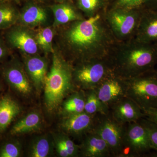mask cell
<instances>
[{"mask_svg": "<svg viewBox=\"0 0 157 157\" xmlns=\"http://www.w3.org/2000/svg\"><path fill=\"white\" fill-rule=\"evenodd\" d=\"M100 100L108 108L126 96L124 80L113 74L94 89Z\"/></svg>", "mask_w": 157, "mask_h": 157, "instance_id": "7c38bea8", "label": "cell"}, {"mask_svg": "<svg viewBox=\"0 0 157 157\" xmlns=\"http://www.w3.org/2000/svg\"><path fill=\"white\" fill-rule=\"evenodd\" d=\"M22 111L16 100L6 95L0 99V133H2Z\"/></svg>", "mask_w": 157, "mask_h": 157, "instance_id": "d6986e66", "label": "cell"}, {"mask_svg": "<svg viewBox=\"0 0 157 157\" xmlns=\"http://www.w3.org/2000/svg\"><path fill=\"white\" fill-rule=\"evenodd\" d=\"M76 5L87 18L106 11L109 6L106 0H77Z\"/></svg>", "mask_w": 157, "mask_h": 157, "instance_id": "d4e9b609", "label": "cell"}, {"mask_svg": "<svg viewBox=\"0 0 157 157\" xmlns=\"http://www.w3.org/2000/svg\"><path fill=\"white\" fill-rule=\"evenodd\" d=\"M7 42L0 38V61L3 60L8 56L9 49Z\"/></svg>", "mask_w": 157, "mask_h": 157, "instance_id": "1f68e13d", "label": "cell"}, {"mask_svg": "<svg viewBox=\"0 0 157 157\" xmlns=\"http://www.w3.org/2000/svg\"><path fill=\"white\" fill-rule=\"evenodd\" d=\"M73 65L60 52L54 50L52 63L44 82V104L48 113H55L62 102L76 89L73 79Z\"/></svg>", "mask_w": 157, "mask_h": 157, "instance_id": "3957f363", "label": "cell"}, {"mask_svg": "<svg viewBox=\"0 0 157 157\" xmlns=\"http://www.w3.org/2000/svg\"><path fill=\"white\" fill-rule=\"evenodd\" d=\"M135 38L157 45V11L143 9Z\"/></svg>", "mask_w": 157, "mask_h": 157, "instance_id": "9a60e30c", "label": "cell"}, {"mask_svg": "<svg viewBox=\"0 0 157 157\" xmlns=\"http://www.w3.org/2000/svg\"><path fill=\"white\" fill-rule=\"evenodd\" d=\"M139 121L147 130L152 149L157 152V124L145 117Z\"/></svg>", "mask_w": 157, "mask_h": 157, "instance_id": "f1b7e54d", "label": "cell"}, {"mask_svg": "<svg viewBox=\"0 0 157 157\" xmlns=\"http://www.w3.org/2000/svg\"><path fill=\"white\" fill-rule=\"evenodd\" d=\"M59 3L64 2H71L73 0H58Z\"/></svg>", "mask_w": 157, "mask_h": 157, "instance_id": "e575fe53", "label": "cell"}, {"mask_svg": "<svg viewBox=\"0 0 157 157\" xmlns=\"http://www.w3.org/2000/svg\"><path fill=\"white\" fill-rule=\"evenodd\" d=\"M127 124L116 120L110 113L98 114L91 132L98 134L106 142L111 157H121Z\"/></svg>", "mask_w": 157, "mask_h": 157, "instance_id": "52a82bcc", "label": "cell"}, {"mask_svg": "<svg viewBox=\"0 0 157 157\" xmlns=\"http://www.w3.org/2000/svg\"><path fill=\"white\" fill-rule=\"evenodd\" d=\"M106 2H107V3H108V5H109V6L110 4H111L112 2H113L115 0H106ZM109 7V6H108Z\"/></svg>", "mask_w": 157, "mask_h": 157, "instance_id": "d590c367", "label": "cell"}, {"mask_svg": "<svg viewBox=\"0 0 157 157\" xmlns=\"http://www.w3.org/2000/svg\"><path fill=\"white\" fill-rule=\"evenodd\" d=\"M22 153V145L18 140L8 141L0 148V157H19Z\"/></svg>", "mask_w": 157, "mask_h": 157, "instance_id": "83f0119b", "label": "cell"}, {"mask_svg": "<svg viewBox=\"0 0 157 157\" xmlns=\"http://www.w3.org/2000/svg\"><path fill=\"white\" fill-rule=\"evenodd\" d=\"M124 80L126 96L135 102L143 112L157 109V70Z\"/></svg>", "mask_w": 157, "mask_h": 157, "instance_id": "277c9868", "label": "cell"}, {"mask_svg": "<svg viewBox=\"0 0 157 157\" xmlns=\"http://www.w3.org/2000/svg\"><path fill=\"white\" fill-rule=\"evenodd\" d=\"M107 57L113 74L128 79L155 69L157 45L140 42L135 38L116 41Z\"/></svg>", "mask_w": 157, "mask_h": 157, "instance_id": "7a4b0ae2", "label": "cell"}, {"mask_svg": "<svg viewBox=\"0 0 157 157\" xmlns=\"http://www.w3.org/2000/svg\"><path fill=\"white\" fill-rule=\"evenodd\" d=\"M70 2L59 3L52 6L51 9L54 17V26L64 25L84 19V17Z\"/></svg>", "mask_w": 157, "mask_h": 157, "instance_id": "ffe728a7", "label": "cell"}, {"mask_svg": "<svg viewBox=\"0 0 157 157\" xmlns=\"http://www.w3.org/2000/svg\"><path fill=\"white\" fill-rule=\"evenodd\" d=\"M4 2V0H0V3L2 2Z\"/></svg>", "mask_w": 157, "mask_h": 157, "instance_id": "74e56055", "label": "cell"}, {"mask_svg": "<svg viewBox=\"0 0 157 157\" xmlns=\"http://www.w3.org/2000/svg\"><path fill=\"white\" fill-rule=\"evenodd\" d=\"M105 11L70 23L64 31L63 43L73 65L107 56L116 42L106 22Z\"/></svg>", "mask_w": 157, "mask_h": 157, "instance_id": "6da1fadb", "label": "cell"}, {"mask_svg": "<svg viewBox=\"0 0 157 157\" xmlns=\"http://www.w3.org/2000/svg\"><path fill=\"white\" fill-rule=\"evenodd\" d=\"M48 19L46 11L34 3L27 4L19 12L18 21L19 25L31 29L45 24Z\"/></svg>", "mask_w": 157, "mask_h": 157, "instance_id": "ac0fdd59", "label": "cell"}, {"mask_svg": "<svg viewBox=\"0 0 157 157\" xmlns=\"http://www.w3.org/2000/svg\"><path fill=\"white\" fill-rule=\"evenodd\" d=\"M144 9L157 11V0H146Z\"/></svg>", "mask_w": 157, "mask_h": 157, "instance_id": "836d02e7", "label": "cell"}, {"mask_svg": "<svg viewBox=\"0 0 157 157\" xmlns=\"http://www.w3.org/2000/svg\"><path fill=\"white\" fill-rule=\"evenodd\" d=\"M53 137L55 152L57 155L59 157H70L67 151L61 142L57 138Z\"/></svg>", "mask_w": 157, "mask_h": 157, "instance_id": "4dcf8cb0", "label": "cell"}, {"mask_svg": "<svg viewBox=\"0 0 157 157\" xmlns=\"http://www.w3.org/2000/svg\"><path fill=\"white\" fill-rule=\"evenodd\" d=\"M12 1H14V2H18L20 0H12Z\"/></svg>", "mask_w": 157, "mask_h": 157, "instance_id": "8d00e7d4", "label": "cell"}, {"mask_svg": "<svg viewBox=\"0 0 157 157\" xmlns=\"http://www.w3.org/2000/svg\"><path fill=\"white\" fill-rule=\"evenodd\" d=\"M52 134L54 137L61 142L67 151L70 157L79 156V145L74 143L70 136L61 131L58 133H52Z\"/></svg>", "mask_w": 157, "mask_h": 157, "instance_id": "4316f807", "label": "cell"}, {"mask_svg": "<svg viewBox=\"0 0 157 157\" xmlns=\"http://www.w3.org/2000/svg\"><path fill=\"white\" fill-rule=\"evenodd\" d=\"M146 0H115L108 8L128 9H144Z\"/></svg>", "mask_w": 157, "mask_h": 157, "instance_id": "f546056e", "label": "cell"}, {"mask_svg": "<svg viewBox=\"0 0 157 157\" xmlns=\"http://www.w3.org/2000/svg\"><path fill=\"white\" fill-rule=\"evenodd\" d=\"M152 150L147 130L139 121L127 123L121 157L143 156Z\"/></svg>", "mask_w": 157, "mask_h": 157, "instance_id": "ba28073f", "label": "cell"}, {"mask_svg": "<svg viewBox=\"0 0 157 157\" xmlns=\"http://www.w3.org/2000/svg\"><path fill=\"white\" fill-rule=\"evenodd\" d=\"M143 9L108 8L105 11L106 22L117 42L135 38Z\"/></svg>", "mask_w": 157, "mask_h": 157, "instance_id": "8992f818", "label": "cell"}, {"mask_svg": "<svg viewBox=\"0 0 157 157\" xmlns=\"http://www.w3.org/2000/svg\"><path fill=\"white\" fill-rule=\"evenodd\" d=\"M81 140V144L79 145V156L111 157L107 143L98 134L90 132Z\"/></svg>", "mask_w": 157, "mask_h": 157, "instance_id": "e0dca14e", "label": "cell"}, {"mask_svg": "<svg viewBox=\"0 0 157 157\" xmlns=\"http://www.w3.org/2000/svg\"><path fill=\"white\" fill-rule=\"evenodd\" d=\"M19 12L10 4L0 3V30L7 29L17 23Z\"/></svg>", "mask_w": 157, "mask_h": 157, "instance_id": "cb8c5ba5", "label": "cell"}, {"mask_svg": "<svg viewBox=\"0 0 157 157\" xmlns=\"http://www.w3.org/2000/svg\"><path fill=\"white\" fill-rule=\"evenodd\" d=\"M109 112L113 118L122 124L137 121L145 117L140 107L126 96L113 104L109 107Z\"/></svg>", "mask_w": 157, "mask_h": 157, "instance_id": "5bb4252c", "label": "cell"}, {"mask_svg": "<svg viewBox=\"0 0 157 157\" xmlns=\"http://www.w3.org/2000/svg\"><path fill=\"white\" fill-rule=\"evenodd\" d=\"M85 95L84 112L90 115L107 114L109 108L99 99L94 90L84 91Z\"/></svg>", "mask_w": 157, "mask_h": 157, "instance_id": "603a6c76", "label": "cell"}, {"mask_svg": "<svg viewBox=\"0 0 157 157\" xmlns=\"http://www.w3.org/2000/svg\"><path fill=\"white\" fill-rule=\"evenodd\" d=\"M35 36L39 48L45 53H53L54 51L52 47L54 31L51 28L47 27L39 29L35 33Z\"/></svg>", "mask_w": 157, "mask_h": 157, "instance_id": "484cf974", "label": "cell"}, {"mask_svg": "<svg viewBox=\"0 0 157 157\" xmlns=\"http://www.w3.org/2000/svg\"><path fill=\"white\" fill-rule=\"evenodd\" d=\"M44 123L42 112L38 109H33L14 124L10 130V134L18 136L39 132L43 128Z\"/></svg>", "mask_w": 157, "mask_h": 157, "instance_id": "2e32d148", "label": "cell"}, {"mask_svg": "<svg viewBox=\"0 0 157 157\" xmlns=\"http://www.w3.org/2000/svg\"><path fill=\"white\" fill-rule=\"evenodd\" d=\"M24 66L34 89L37 93H41L48 73V61L38 54L25 55Z\"/></svg>", "mask_w": 157, "mask_h": 157, "instance_id": "4fadbf2b", "label": "cell"}, {"mask_svg": "<svg viewBox=\"0 0 157 157\" xmlns=\"http://www.w3.org/2000/svg\"><path fill=\"white\" fill-rule=\"evenodd\" d=\"M30 29L19 25L9 29L6 35L8 45L20 51L25 55H37L39 47L35 33Z\"/></svg>", "mask_w": 157, "mask_h": 157, "instance_id": "30bf717a", "label": "cell"}, {"mask_svg": "<svg viewBox=\"0 0 157 157\" xmlns=\"http://www.w3.org/2000/svg\"><path fill=\"white\" fill-rule=\"evenodd\" d=\"M55 153L52 133L45 134L34 137L29 144L28 155L30 157H47Z\"/></svg>", "mask_w": 157, "mask_h": 157, "instance_id": "44dd1931", "label": "cell"}, {"mask_svg": "<svg viewBox=\"0 0 157 157\" xmlns=\"http://www.w3.org/2000/svg\"><path fill=\"white\" fill-rule=\"evenodd\" d=\"M113 74L107 56L73 65V83L77 89L84 91L95 89L101 82Z\"/></svg>", "mask_w": 157, "mask_h": 157, "instance_id": "5b68a950", "label": "cell"}, {"mask_svg": "<svg viewBox=\"0 0 157 157\" xmlns=\"http://www.w3.org/2000/svg\"><path fill=\"white\" fill-rule=\"evenodd\" d=\"M1 73L7 84L20 97L28 98L33 94V86L22 63L12 59L2 67Z\"/></svg>", "mask_w": 157, "mask_h": 157, "instance_id": "9c48e42d", "label": "cell"}, {"mask_svg": "<svg viewBox=\"0 0 157 157\" xmlns=\"http://www.w3.org/2000/svg\"><path fill=\"white\" fill-rule=\"evenodd\" d=\"M96 115L85 112L62 116L59 122L61 132L70 136L82 139L92 130Z\"/></svg>", "mask_w": 157, "mask_h": 157, "instance_id": "8fae6325", "label": "cell"}, {"mask_svg": "<svg viewBox=\"0 0 157 157\" xmlns=\"http://www.w3.org/2000/svg\"><path fill=\"white\" fill-rule=\"evenodd\" d=\"M145 117L157 124V109H151L144 111Z\"/></svg>", "mask_w": 157, "mask_h": 157, "instance_id": "d6a6232c", "label": "cell"}, {"mask_svg": "<svg viewBox=\"0 0 157 157\" xmlns=\"http://www.w3.org/2000/svg\"><path fill=\"white\" fill-rule=\"evenodd\" d=\"M85 95L83 90L76 89L70 94L59 107L61 116L76 114L84 111Z\"/></svg>", "mask_w": 157, "mask_h": 157, "instance_id": "7402d4cb", "label": "cell"}, {"mask_svg": "<svg viewBox=\"0 0 157 157\" xmlns=\"http://www.w3.org/2000/svg\"><path fill=\"white\" fill-rule=\"evenodd\" d=\"M33 1H42V0H33Z\"/></svg>", "mask_w": 157, "mask_h": 157, "instance_id": "f35d334b", "label": "cell"}]
</instances>
